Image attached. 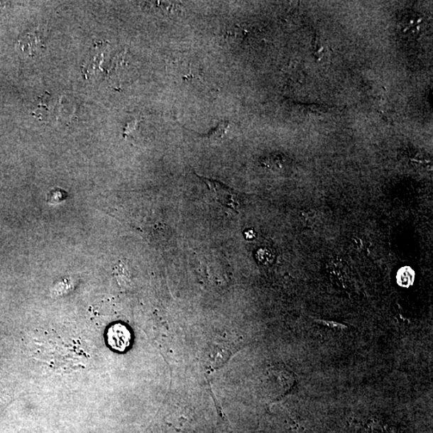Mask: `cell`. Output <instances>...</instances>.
Instances as JSON below:
<instances>
[{
  "label": "cell",
  "instance_id": "1",
  "mask_svg": "<svg viewBox=\"0 0 433 433\" xmlns=\"http://www.w3.org/2000/svg\"><path fill=\"white\" fill-rule=\"evenodd\" d=\"M203 182H205L209 188L214 192L215 199L222 206L239 212L240 207V197L237 191H235L227 185L221 184L219 182L212 180L207 177L199 176Z\"/></svg>",
  "mask_w": 433,
  "mask_h": 433
},
{
  "label": "cell",
  "instance_id": "2",
  "mask_svg": "<svg viewBox=\"0 0 433 433\" xmlns=\"http://www.w3.org/2000/svg\"><path fill=\"white\" fill-rule=\"evenodd\" d=\"M17 48L23 54L29 57H33L36 55L40 54L43 49L45 48L40 37L35 33H28L21 36L20 40L18 41Z\"/></svg>",
  "mask_w": 433,
  "mask_h": 433
},
{
  "label": "cell",
  "instance_id": "3",
  "mask_svg": "<svg viewBox=\"0 0 433 433\" xmlns=\"http://www.w3.org/2000/svg\"><path fill=\"white\" fill-rule=\"evenodd\" d=\"M109 344L119 351L125 350L130 343V333L126 327L116 325L109 331Z\"/></svg>",
  "mask_w": 433,
  "mask_h": 433
},
{
  "label": "cell",
  "instance_id": "4",
  "mask_svg": "<svg viewBox=\"0 0 433 433\" xmlns=\"http://www.w3.org/2000/svg\"><path fill=\"white\" fill-rule=\"evenodd\" d=\"M231 123L228 121H224L219 124L212 131H210L208 134L205 135L206 137L209 139L219 140L224 137L227 133L229 127H230Z\"/></svg>",
  "mask_w": 433,
  "mask_h": 433
},
{
  "label": "cell",
  "instance_id": "5",
  "mask_svg": "<svg viewBox=\"0 0 433 433\" xmlns=\"http://www.w3.org/2000/svg\"><path fill=\"white\" fill-rule=\"evenodd\" d=\"M318 323L320 325H324V326H327L329 327V329L338 331H342L346 329V327L342 324H339L336 323V322H329V321H319Z\"/></svg>",
  "mask_w": 433,
  "mask_h": 433
}]
</instances>
